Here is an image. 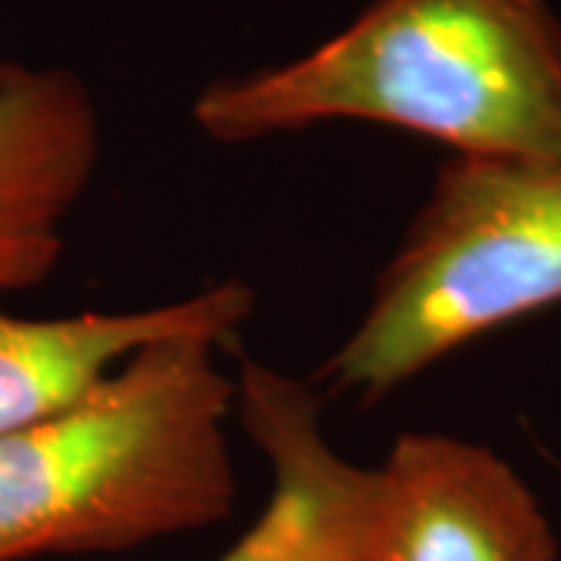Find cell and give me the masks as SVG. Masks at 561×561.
<instances>
[{
	"label": "cell",
	"mask_w": 561,
	"mask_h": 561,
	"mask_svg": "<svg viewBox=\"0 0 561 561\" xmlns=\"http://www.w3.org/2000/svg\"><path fill=\"white\" fill-rule=\"evenodd\" d=\"M191 119L219 144L371 122L449 157L561 162V20L549 0H368L300 57L209 81Z\"/></svg>",
	"instance_id": "obj_1"
},
{
	"label": "cell",
	"mask_w": 561,
	"mask_h": 561,
	"mask_svg": "<svg viewBox=\"0 0 561 561\" xmlns=\"http://www.w3.org/2000/svg\"><path fill=\"white\" fill-rule=\"evenodd\" d=\"M375 478V561H559L540 500L490 446L405 431Z\"/></svg>",
	"instance_id": "obj_5"
},
{
	"label": "cell",
	"mask_w": 561,
	"mask_h": 561,
	"mask_svg": "<svg viewBox=\"0 0 561 561\" xmlns=\"http://www.w3.org/2000/svg\"><path fill=\"white\" fill-rule=\"evenodd\" d=\"M234 412L268 459L272 493L219 561H375V468H359L331 446L319 397L247 359L234 381Z\"/></svg>",
	"instance_id": "obj_4"
},
{
	"label": "cell",
	"mask_w": 561,
	"mask_h": 561,
	"mask_svg": "<svg viewBox=\"0 0 561 561\" xmlns=\"http://www.w3.org/2000/svg\"><path fill=\"white\" fill-rule=\"evenodd\" d=\"M253 306L256 294L228 278L147 309L62 319H22L0 309V434L72 405L150 343L179 334L228 343Z\"/></svg>",
	"instance_id": "obj_7"
},
{
	"label": "cell",
	"mask_w": 561,
	"mask_h": 561,
	"mask_svg": "<svg viewBox=\"0 0 561 561\" xmlns=\"http://www.w3.org/2000/svg\"><path fill=\"white\" fill-rule=\"evenodd\" d=\"M221 341L138 350L91 393L0 434V561L125 552L225 522L238 496Z\"/></svg>",
	"instance_id": "obj_2"
},
{
	"label": "cell",
	"mask_w": 561,
	"mask_h": 561,
	"mask_svg": "<svg viewBox=\"0 0 561 561\" xmlns=\"http://www.w3.org/2000/svg\"><path fill=\"white\" fill-rule=\"evenodd\" d=\"M101 160L88 84L60 66L0 60V297L47 280L62 228Z\"/></svg>",
	"instance_id": "obj_6"
},
{
	"label": "cell",
	"mask_w": 561,
	"mask_h": 561,
	"mask_svg": "<svg viewBox=\"0 0 561 561\" xmlns=\"http://www.w3.org/2000/svg\"><path fill=\"white\" fill-rule=\"evenodd\" d=\"M559 302L561 162L446 157L324 378L375 402L465 343Z\"/></svg>",
	"instance_id": "obj_3"
}]
</instances>
